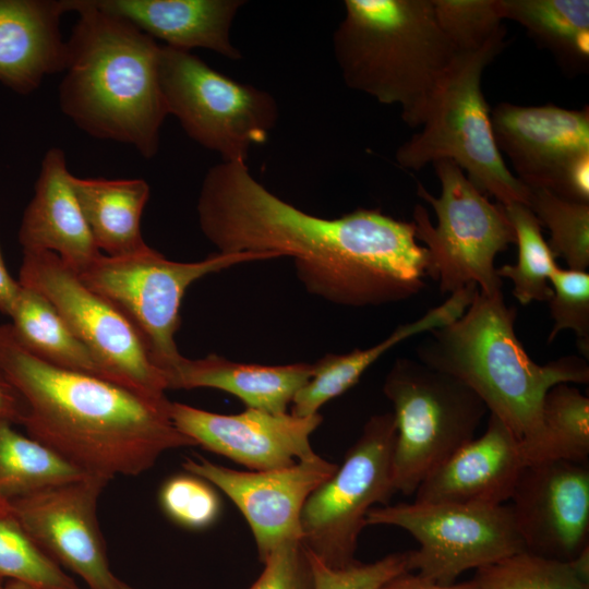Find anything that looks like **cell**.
I'll return each mask as SVG.
<instances>
[{"label": "cell", "mask_w": 589, "mask_h": 589, "mask_svg": "<svg viewBox=\"0 0 589 589\" xmlns=\"http://www.w3.org/2000/svg\"><path fill=\"white\" fill-rule=\"evenodd\" d=\"M312 371V363L262 365L208 354L201 359L182 357L166 380L168 389H220L237 396L248 408L285 413Z\"/></svg>", "instance_id": "603a6c76"}, {"label": "cell", "mask_w": 589, "mask_h": 589, "mask_svg": "<svg viewBox=\"0 0 589 589\" xmlns=\"http://www.w3.org/2000/svg\"><path fill=\"white\" fill-rule=\"evenodd\" d=\"M494 140L528 189L542 188L570 201V178L589 159V109L552 104L500 103L491 110Z\"/></svg>", "instance_id": "9a60e30c"}, {"label": "cell", "mask_w": 589, "mask_h": 589, "mask_svg": "<svg viewBox=\"0 0 589 589\" xmlns=\"http://www.w3.org/2000/svg\"><path fill=\"white\" fill-rule=\"evenodd\" d=\"M107 483L84 476L9 501L40 549L89 589H122L123 585L110 569L96 515L98 497Z\"/></svg>", "instance_id": "5bb4252c"}, {"label": "cell", "mask_w": 589, "mask_h": 589, "mask_svg": "<svg viewBox=\"0 0 589 589\" xmlns=\"http://www.w3.org/2000/svg\"><path fill=\"white\" fill-rule=\"evenodd\" d=\"M395 440L394 414L372 416L341 465L308 496L300 516L301 542L325 565L342 568L357 562L368 512L388 505L396 493Z\"/></svg>", "instance_id": "8fae6325"}, {"label": "cell", "mask_w": 589, "mask_h": 589, "mask_svg": "<svg viewBox=\"0 0 589 589\" xmlns=\"http://www.w3.org/2000/svg\"><path fill=\"white\" fill-rule=\"evenodd\" d=\"M550 284L553 293L548 302L553 327L548 342H552L562 330L570 329L577 337L579 350L588 359L589 273L557 267L550 278Z\"/></svg>", "instance_id": "e575fe53"}, {"label": "cell", "mask_w": 589, "mask_h": 589, "mask_svg": "<svg viewBox=\"0 0 589 589\" xmlns=\"http://www.w3.org/2000/svg\"><path fill=\"white\" fill-rule=\"evenodd\" d=\"M441 182L435 197L421 183L417 194L434 211L436 226L422 205L413 209L416 239L429 253L428 276L442 293L474 285L485 294L502 291L495 256L516 242L514 227L502 204L491 203L452 160L432 164Z\"/></svg>", "instance_id": "ba28073f"}, {"label": "cell", "mask_w": 589, "mask_h": 589, "mask_svg": "<svg viewBox=\"0 0 589 589\" xmlns=\"http://www.w3.org/2000/svg\"><path fill=\"white\" fill-rule=\"evenodd\" d=\"M170 418L195 445L252 471L280 469L317 455L310 436L322 423L320 413L297 417L247 408L221 414L171 402Z\"/></svg>", "instance_id": "ac0fdd59"}, {"label": "cell", "mask_w": 589, "mask_h": 589, "mask_svg": "<svg viewBox=\"0 0 589 589\" xmlns=\"http://www.w3.org/2000/svg\"><path fill=\"white\" fill-rule=\"evenodd\" d=\"M432 5L456 53L478 50L506 31L498 0H432Z\"/></svg>", "instance_id": "836d02e7"}, {"label": "cell", "mask_w": 589, "mask_h": 589, "mask_svg": "<svg viewBox=\"0 0 589 589\" xmlns=\"http://www.w3.org/2000/svg\"><path fill=\"white\" fill-rule=\"evenodd\" d=\"M333 36L345 84L384 105H397L421 127L456 51L441 31L432 0H346Z\"/></svg>", "instance_id": "5b68a950"}, {"label": "cell", "mask_w": 589, "mask_h": 589, "mask_svg": "<svg viewBox=\"0 0 589 589\" xmlns=\"http://www.w3.org/2000/svg\"><path fill=\"white\" fill-rule=\"evenodd\" d=\"M159 503L172 521L193 530L209 527L220 512L219 497L211 483L189 472L164 482Z\"/></svg>", "instance_id": "d590c367"}, {"label": "cell", "mask_w": 589, "mask_h": 589, "mask_svg": "<svg viewBox=\"0 0 589 589\" xmlns=\"http://www.w3.org/2000/svg\"><path fill=\"white\" fill-rule=\"evenodd\" d=\"M272 259L279 256L273 253L217 252L197 262H176L149 248L127 256L101 253L77 275L132 323L166 377L183 357L175 336L180 327L181 302L190 285L237 264Z\"/></svg>", "instance_id": "9c48e42d"}, {"label": "cell", "mask_w": 589, "mask_h": 589, "mask_svg": "<svg viewBox=\"0 0 589 589\" xmlns=\"http://www.w3.org/2000/svg\"><path fill=\"white\" fill-rule=\"evenodd\" d=\"M17 280L51 302L113 382L154 398H166V377L132 323L89 289L58 255L23 253Z\"/></svg>", "instance_id": "4fadbf2b"}, {"label": "cell", "mask_w": 589, "mask_h": 589, "mask_svg": "<svg viewBox=\"0 0 589 589\" xmlns=\"http://www.w3.org/2000/svg\"><path fill=\"white\" fill-rule=\"evenodd\" d=\"M309 552V551H308ZM314 589H380L390 578L408 570L406 552L388 554L372 563H360L333 568L309 552Z\"/></svg>", "instance_id": "8d00e7d4"}, {"label": "cell", "mask_w": 589, "mask_h": 589, "mask_svg": "<svg viewBox=\"0 0 589 589\" xmlns=\"http://www.w3.org/2000/svg\"><path fill=\"white\" fill-rule=\"evenodd\" d=\"M77 21L67 40L61 110L89 135L156 155L168 111L159 81L160 47L93 0H69Z\"/></svg>", "instance_id": "3957f363"}, {"label": "cell", "mask_w": 589, "mask_h": 589, "mask_svg": "<svg viewBox=\"0 0 589 589\" xmlns=\"http://www.w3.org/2000/svg\"><path fill=\"white\" fill-rule=\"evenodd\" d=\"M478 589H589L573 564L521 551L476 569Z\"/></svg>", "instance_id": "1f68e13d"}, {"label": "cell", "mask_w": 589, "mask_h": 589, "mask_svg": "<svg viewBox=\"0 0 589 589\" xmlns=\"http://www.w3.org/2000/svg\"><path fill=\"white\" fill-rule=\"evenodd\" d=\"M122 589H135V588H133V587H131V586L123 582Z\"/></svg>", "instance_id": "7bdbcfd3"}, {"label": "cell", "mask_w": 589, "mask_h": 589, "mask_svg": "<svg viewBox=\"0 0 589 589\" xmlns=\"http://www.w3.org/2000/svg\"><path fill=\"white\" fill-rule=\"evenodd\" d=\"M159 81L168 115L223 161H247L277 123L278 105L268 92L226 76L190 51L161 46Z\"/></svg>", "instance_id": "30bf717a"}, {"label": "cell", "mask_w": 589, "mask_h": 589, "mask_svg": "<svg viewBox=\"0 0 589 589\" xmlns=\"http://www.w3.org/2000/svg\"><path fill=\"white\" fill-rule=\"evenodd\" d=\"M71 183L97 249L108 256L146 251L141 218L149 199L143 179L79 178Z\"/></svg>", "instance_id": "d4e9b609"}, {"label": "cell", "mask_w": 589, "mask_h": 589, "mask_svg": "<svg viewBox=\"0 0 589 589\" xmlns=\"http://www.w3.org/2000/svg\"><path fill=\"white\" fill-rule=\"evenodd\" d=\"M0 580L37 589H79L35 542L9 501L0 498Z\"/></svg>", "instance_id": "4dcf8cb0"}, {"label": "cell", "mask_w": 589, "mask_h": 589, "mask_svg": "<svg viewBox=\"0 0 589 589\" xmlns=\"http://www.w3.org/2000/svg\"><path fill=\"white\" fill-rule=\"evenodd\" d=\"M263 570L249 589H314L310 555L301 540H289L273 549Z\"/></svg>", "instance_id": "74e56055"}, {"label": "cell", "mask_w": 589, "mask_h": 589, "mask_svg": "<svg viewBox=\"0 0 589 589\" xmlns=\"http://www.w3.org/2000/svg\"><path fill=\"white\" fill-rule=\"evenodd\" d=\"M4 584H5V582H3V581L0 580V589H5V585H4Z\"/></svg>", "instance_id": "ee69618b"}, {"label": "cell", "mask_w": 589, "mask_h": 589, "mask_svg": "<svg viewBox=\"0 0 589 589\" xmlns=\"http://www.w3.org/2000/svg\"><path fill=\"white\" fill-rule=\"evenodd\" d=\"M321 456L266 471H239L196 456L182 468L221 490L240 509L253 533L259 558L283 542L301 540L300 516L308 496L337 469Z\"/></svg>", "instance_id": "2e32d148"}, {"label": "cell", "mask_w": 589, "mask_h": 589, "mask_svg": "<svg viewBox=\"0 0 589 589\" xmlns=\"http://www.w3.org/2000/svg\"><path fill=\"white\" fill-rule=\"evenodd\" d=\"M383 393L393 405L396 424L394 488L412 495L474 438L488 408L470 387L418 359H397L385 377Z\"/></svg>", "instance_id": "52a82bcc"}, {"label": "cell", "mask_w": 589, "mask_h": 589, "mask_svg": "<svg viewBox=\"0 0 589 589\" xmlns=\"http://www.w3.org/2000/svg\"><path fill=\"white\" fill-rule=\"evenodd\" d=\"M504 208L515 230L518 257L515 264L496 268V275L512 281L513 296L520 304L548 302L553 293L550 278L558 266L541 226L525 204L513 203Z\"/></svg>", "instance_id": "f546056e"}, {"label": "cell", "mask_w": 589, "mask_h": 589, "mask_svg": "<svg viewBox=\"0 0 589 589\" xmlns=\"http://www.w3.org/2000/svg\"><path fill=\"white\" fill-rule=\"evenodd\" d=\"M477 290V286L470 285L449 294L443 303L429 310L420 318L398 326L388 337L368 349L326 354L313 363L312 375L294 395L290 413L297 417L318 413V409L327 401L358 383L361 375L387 350L413 335L428 333L461 316Z\"/></svg>", "instance_id": "cb8c5ba5"}, {"label": "cell", "mask_w": 589, "mask_h": 589, "mask_svg": "<svg viewBox=\"0 0 589 589\" xmlns=\"http://www.w3.org/2000/svg\"><path fill=\"white\" fill-rule=\"evenodd\" d=\"M5 589H37L16 581H5ZM80 589V588H79Z\"/></svg>", "instance_id": "b9f144b4"}, {"label": "cell", "mask_w": 589, "mask_h": 589, "mask_svg": "<svg viewBox=\"0 0 589 589\" xmlns=\"http://www.w3.org/2000/svg\"><path fill=\"white\" fill-rule=\"evenodd\" d=\"M100 10L122 17L165 46L190 51L208 49L231 60L242 58L230 28L241 0H93Z\"/></svg>", "instance_id": "7402d4cb"}, {"label": "cell", "mask_w": 589, "mask_h": 589, "mask_svg": "<svg viewBox=\"0 0 589 589\" xmlns=\"http://www.w3.org/2000/svg\"><path fill=\"white\" fill-rule=\"evenodd\" d=\"M508 505L526 551L570 562L589 548V465H527Z\"/></svg>", "instance_id": "e0dca14e"}, {"label": "cell", "mask_w": 589, "mask_h": 589, "mask_svg": "<svg viewBox=\"0 0 589 589\" xmlns=\"http://www.w3.org/2000/svg\"><path fill=\"white\" fill-rule=\"evenodd\" d=\"M0 369L22 396L27 435L87 476H139L194 442L175 426L171 401L53 365L0 325Z\"/></svg>", "instance_id": "7a4b0ae2"}, {"label": "cell", "mask_w": 589, "mask_h": 589, "mask_svg": "<svg viewBox=\"0 0 589 589\" xmlns=\"http://www.w3.org/2000/svg\"><path fill=\"white\" fill-rule=\"evenodd\" d=\"M25 413L22 396L0 369V421L22 424Z\"/></svg>", "instance_id": "f35d334b"}, {"label": "cell", "mask_w": 589, "mask_h": 589, "mask_svg": "<svg viewBox=\"0 0 589 589\" xmlns=\"http://www.w3.org/2000/svg\"><path fill=\"white\" fill-rule=\"evenodd\" d=\"M527 466L520 441L490 413L484 433L457 449L414 492L417 503L498 506Z\"/></svg>", "instance_id": "d6986e66"}, {"label": "cell", "mask_w": 589, "mask_h": 589, "mask_svg": "<svg viewBox=\"0 0 589 589\" xmlns=\"http://www.w3.org/2000/svg\"><path fill=\"white\" fill-rule=\"evenodd\" d=\"M9 317L16 338L40 359L112 381L57 309L39 292L22 286Z\"/></svg>", "instance_id": "4316f807"}, {"label": "cell", "mask_w": 589, "mask_h": 589, "mask_svg": "<svg viewBox=\"0 0 589 589\" xmlns=\"http://www.w3.org/2000/svg\"><path fill=\"white\" fill-rule=\"evenodd\" d=\"M380 589H478V587L472 580L445 585L413 572H404L387 580Z\"/></svg>", "instance_id": "ab89813d"}, {"label": "cell", "mask_w": 589, "mask_h": 589, "mask_svg": "<svg viewBox=\"0 0 589 589\" xmlns=\"http://www.w3.org/2000/svg\"><path fill=\"white\" fill-rule=\"evenodd\" d=\"M540 226L545 227L553 255L564 259L569 269L589 267V204L558 197L542 188L529 189L528 205Z\"/></svg>", "instance_id": "d6a6232c"}, {"label": "cell", "mask_w": 589, "mask_h": 589, "mask_svg": "<svg viewBox=\"0 0 589 589\" xmlns=\"http://www.w3.org/2000/svg\"><path fill=\"white\" fill-rule=\"evenodd\" d=\"M196 209L218 253L291 257L305 289L335 304L398 302L425 285L429 253L417 242L413 221L364 208L338 218L314 216L268 191L245 161L212 167Z\"/></svg>", "instance_id": "6da1fadb"}, {"label": "cell", "mask_w": 589, "mask_h": 589, "mask_svg": "<svg viewBox=\"0 0 589 589\" xmlns=\"http://www.w3.org/2000/svg\"><path fill=\"white\" fill-rule=\"evenodd\" d=\"M368 525L406 530L419 544L407 551L408 570L445 585L468 569L526 551L508 504H388L371 508Z\"/></svg>", "instance_id": "7c38bea8"}, {"label": "cell", "mask_w": 589, "mask_h": 589, "mask_svg": "<svg viewBox=\"0 0 589 589\" xmlns=\"http://www.w3.org/2000/svg\"><path fill=\"white\" fill-rule=\"evenodd\" d=\"M69 0H0V82L19 94L34 92L47 75L63 72L67 41L60 19Z\"/></svg>", "instance_id": "44dd1931"}, {"label": "cell", "mask_w": 589, "mask_h": 589, "mask_svg": "<svg viewBox=\"0 0 589 589\" xmlns=\"http://www.w3.org/2000/svg\"><path fill=\"white\" fill-rule=\"evenodd\" d=\"M87 476L50 448L0 421V498L11 501Z\"/></svg>", "instance_id": "83f0119b"}, {"label": "cell", "mask_w": 589, "mask_h": 589, "mask_svg": "<svg viewBox=\"0 0 589 589\" xmlns=\"http://www.w3.org/2000/svg\"><path fill=\"white\" fill-rule=\"evenodd\" d=\"M21 284L9 273L0 248V312L10 315L21 291Z\"/></svg>", "instance_id": "60d3db41"}, {"label": "cell", "mask_w": 589, "mask_h": 589, "mask_svg": "<svg viewBox=\"0 0 589 589\" xmlns=\"http://www.w3.org/2000/svg\"><path fill=\"white\" fill-rule=\"evenodd\" d=\"M503 20L529 36L568 71H585L589 61L588 0H498Z\"/></svg>", "instance_id": "484cf974"}, {"label": "cell", "mask_w": 589, "mask_h": 589, "mask_svg": "<svg viewBox=\"0 0 589 589\" xmlns=\"http://www.w3.org/2000/svg\"><path fill=\"white\" fill-rule=\"evenodd\" d=\"M516 315L502 291L478 289L461 316L428 332L417 359L470 387L520 441L528 465L541 443L546 392L557 384H587L589 365L574 354L534 362L516 336Z\"/></svg>", "instance_id": "277c9868"}, {"label": "cell", "mask_w": 589, "mask_h": 589, "mask_svg": "<svg viewBox=\"0 0 589 589\" xmlns=\"http://www.w3.org/2000/svg\"><path fill=\"white\" fill-rule=\"evenodd\" d=\"M506 31L483 47L456 53L426 110L422 129L396 152L398 165L419 171L452 160L484 195L503 206L528 205L529 189L506 167L492 130L491 109L482 92L484 69L505 47Z\"/></svg>", "instance_id": "8992f818"}, {"label": "cell", "mask_w": 589, "mask_h": 589, "mask_svg": "<svg viewBox=\"0 0 589 589\" xmlns=\"http://www.w3.org/2000/svg\"><path fill=\"white\" fill-rule=\"evenodd\" d=\"M71 178L64 152L50 148L43 158L34 196L24 211L19 242L23 253H55L80 274L101 252L84 219Z\"/></svg>", "instance_id": "ffe728a7"}, {"label": "cell", "mask_w": 589, "mask_h": 589, "mask_svg": "<svg viewBox=\"0 0 589 589\" xmlns=\"http://www.w3.org/2000/svg\"><path fill=\"white\" fill-rule=\"evenodd\" d=\"M542 438L528 465L565 460L589 465V398L577 387L557 384L542 401Z\"/></svg>", "instance_id": "f1b7e54d"}]
</instances>
